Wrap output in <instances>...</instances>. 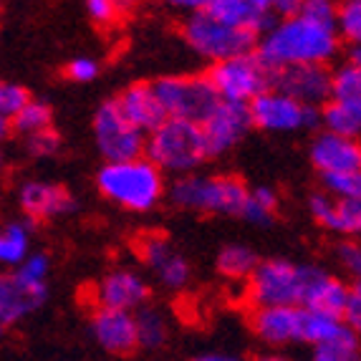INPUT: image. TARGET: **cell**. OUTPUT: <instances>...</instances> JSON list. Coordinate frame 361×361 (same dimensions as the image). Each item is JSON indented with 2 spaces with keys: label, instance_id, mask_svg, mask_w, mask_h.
Returning a JSON list of instances; mask_svg holds the SVG:
<instances>
[{
  "label": "cell",
  "instance_id": "6da1fadb",
  "mask_svg": "<svg viewBox=\"0 0 361 361\" xmlns=\"http://www.w3.org/2000/svg\"><path fill=\"white\" fill-rule=\"evenodd\" d=\"M338 46H341V36L336 25L316 23L303 16H290L265 30L258 56L273 71L306 66V63L326 66V61L336 56Z\"/></svg>",
  "mask_w": 361,
  "mask_h": 361
},
{
  "label": "cell",
  "instance_id": "7a4b0ae2",
  "mask_svg": "<svg viewBox=\"0 0 361 361\" xmlns=\"http://www.w3.org/2000/svg\"><path fill=\"white\" fill-rule=\"evenodd\" d=\"M145 157L162 172H175L180 177L192 175L195 169L210 157L205 134H202V124L167 116L147 137Z\"/></svg>",
  "mask_w": 361,
  "mask_h": 361
},
{
  "label": "cell",
  "instance_id": "3957f363",
  "mask_svg": "<svg viewBox=\"0 0 361 361\" xmlns=\"http://www.w3.org/2000/svg\"><path fill=\"white\" fill-rule=\"evenodd\" d=\"M97 182L104 197L134 212L152 210L164 195L162 169L154 167L147 157H137L127 162H106Z\"/></svg>",
  "mask_w": 361,
  "mask_h": 361
},
{
  "label": "cell",
  "instance_id": "277c9868",
  "mask_svg": "<svg viewBox=\"0 0 361 361\" xmlns=\"http://www.w3.org/2000/svg\"><path fill=\"white\" fill-rule=\"evenodd\" d=\"M172 205L210 215H240L247 187L233 175H182L169 187Z\"/></svg>",
  "mask_w": 361,
  "mask_h": 361
},
{
  "label": "cell",
  "instance_id": "5b68a950",
  "mask_svg": "<svg viewBox=\"0 0 361 361\" xmlns=\"http://www.w3.org/2000/svg\"><path fill=\"white\" fill-rule=\"evenodd\" d=\"M273 68L258 54H243L235 59H225L212 63L210 78L212 89L217 91L220 102L230 104H250L263 91L273 89Z\"/></svg>",
  "mask_w": 361,
  "mask_h": 361
},
{
  "label": "cell",
  "instance_id": "8992f818",
  "mask_svg": "<svg viewBox=\"0 0 361 361\" xmlns=\"http://www.w3.org/2000/svg\"><path fill=\"white\" fill-rule=\"evenodd\" d=\"M182 36L190 43V49L197 51L202 59H210L212 63L250 54L255 46V33L235 28L207 11L192 13L182 25Z\"/></svg>",
  "mask_w": 361,
  "mask_h": 361
},
{
  "label": "cell",
  "instance_id": "52a82bcc",
  "mask_svg": "<svg viewBox=\"0 0 361 361\" xmlns=\"http://www.w3.org/2000/svg\"><path fill=\"white\" fill-rule=\"evenodd\" d=\"M306 286V265L290 260H263L247 278V301L253 308L301 306Z\"/></svg>",
  "mask_w": 361,
  "mask_h": 361
},
{
  "label": "cell",
  "instance_id": "ba28073f",
  "mask_svg": "<svg viewBox=\"0 0 361 361\" xmlns=\"http://www.w3.org/2000/svg\"><path fill=\"white\" fill-rule=\"evenodd\" d=\"M152 86L167 116H175V119L202 124L212 114V109L220 104V97L207 76H164Z\"/></svg>",
  "mask_w": 361,
  "mask_h": 361
},
{
  "label": "cell",
  "instance_id": "9c48e42d",
  "mask_svg": "<svg viewBox=\"0 0 361 361\" xmlns=\"http://www.w3.org/2000/svg\"><path fill=\"white\" fill-rule=\"evenodd\" d=\"M247 111H250V121L265 132H295L321 121L319 109L295 102L293 97L278 89H268L255 97L247 104Z\"/></svg>",
  "mask_w": 361,
  "mask_h": 361
},
{
  "label": "cell",
  "instance_id": "30bf717a",
  "mask_svg": "<svg viewBox=\"0 0 361 361\" xmlns=\"http://www.w3.org/2000/svg\"><path fill=\"white\" fill-rule=\"evenodd\" d=\"M97 147L106 162H127L145 157V132H139L127 116L121 114L116 102L104 104L94 119Z\"/></svg>",
  "mask_w": 361,
  "mask_h": 361
},
{
  "label": "cell",
  "instance_id": "8fae6325",
  "mask_svg": "<svg viewBox=\"0 0 361 361\" xmlns=\"http://www.w3.org/2000/svg\"><path fill=\"white\" fill-rule=\"evenodd\" d=\"M137 253L145 265L159 278V283L172 290H182L190 281V263L185 255L172 245L167 235L145 233L137 238Z\"/></svg>",
  "mask_w": 361,
  "mask_h": 361
},
{
  "label": "cell",
  "instance_id": "7c38bea8",
  "mask_svg": "<svg viewBox=\"0 0 361 361\" xmlns=\"http://www.w3.org/2000/svg\"><path fill=\"white\" fill-rule=\"evenodd\" d=\"M331 76L321 63H306V66H290L273 73V89L283 91L295 102L319 109L324 102H331Z\"/></svg>",
  "mask_w": 361,
  "mask_h": 361
},
{
  "label": "cell",
  "instance_id": "4fadbf2b",
  "mask_svg": "<svg viewBox=\"0 0 361 361\" xmlns=\"http://www.w3.org/2000/svg\"><path fill=\"white\" fill-rule=\"evenodd\" d=\"M91 334L104 351L114 356H129L139 349L137 319L129 311L97 306L91 313Z\"/></svg>",
  "mask_w": 361,
  "mask_h": 361
},
{
  "label": "cell",
  "instance_id": "5bb4252c",
  "mask_svg": "<svg viewBox=\"0 0 361 361\" xmlns=\"http://www.w3.org/2000/svg\"><path fill=\"white\" fill-rule=\"evenodd\" d=\"M250 111L245 104H230L220 102L212 114L202 121V134H205L207 152L212 154H223L230 147H235L245 137V132L250 129Z\"/></svg>",
  "mask_w": 361,
  "mask_h": 361
},
{
  "label": "cell",
  "instance_id": "9a60e30c",
  "mask_svg": "<svg viewBox=\"0 0 361 361\" xmlns=\"http://www.w3.org/2000/svg\"><path fill=\"white\" fill-rule=\"evenodd\" d=\"M94 301L102 308H116V311H137L145 308L149 301V286L139 273L129 268H116L99 281Z\"/></svg>",
  "mask_w": 361,
  "mask_h": 361
},
{
  "label": "cell",
  "instance_id": "2e32d148",
  "mask_svg": "<svg viewBox=\"0 0 361 361\" xmlns=\"http://www.w3.org/2000/svg\"><path fill=\"white\" fill-rule=\"evenodd\" d=\"M250 329L260 341L271 346L303 341V308L301 306H265L253 308Z\"/></svg>",
  "mask_w": 361,
  "mask_h": 361
},
{
  "label": "cell",
  "instance_id": "e0dca14e",
  "mask_svg": "<svg viewBox=\"0 0 361 361\" xmlns=\"http://www.w3.org/2000/svg\"><path fill=\"white\" fill-rule=\"evenodd\" d=\"M311 162L321 175L361 169V142L334 132H321L311 145Z\"/></svg>",
  "mask_w": 361,
  "mask_h": 361
},
{
  "label": "cell",
  "instance_id": "ac0fdd59",
  "mask_svg": "<svg viewBox=\"0 0 361 361\" xmlns=\"http://www.w3.org/2000/svg\"><path fill=\"white\" fill-rule=\"evenodd\" d=\"M346 301H349V286L334 278L331 273L316 268V265H306V286H303L301 308H316V311L343 316Z\"/></svg>",
  "mask_w": 361,
  "mask_h": 361
},
{
  "label": "cell",
  "instance_id": "d6986e66",
  "mask_svg": "<svg viewBox=\"0 0 361 361\" xmlns=\"http://www.w3.org/2000/svg\"><path fill=\"white\" fill-rule=\"evenodd\" d=\"M313 220L326 230L341 235H361V200H334L331 195L316 192L308 200Z\"/></svg>",
  "mask_w": 361,
  "mask_h": 361
},
{
  "label": "cell",
  "instance_id": "ffe728a7",
  "mask_svg": "<svg viewBox=\"0 0 361 361\" xmlns=\"http://www.w3.org/2000/svg\"><path fill=\"white\" fill-rule=\"evenodd\" d=\"M116 106L139 132H154L164 119L167 111L162 109L157 91L152 84H134L129 89H124L119 94V99H114Z\"/></svg>",
  "mask_w": 361,
  "mask_h": 361
},
{
  "label": "cell",
  "instance_id": "44dd1931",
  "mask_svg": "<svg viewBox=\"0 0 361 361\" xmlns=\"http://www.w3.org/2000/svg\"><path fill=\"white\" fill-rule=\"evenodd\" d=\"M20 207L33 220H49V217L68 215L73 210V197L66 187L54 182H25L20 190Z\"/></svg>",
  "mask_w": 361,
  "mask_h": 361
},
{
  "label": "cell",
  "instance_id": "7402d4cb",
  "mask_svg": "<svg viewBox=\"0 0 361 361\" xmlns=\"http://www.w3.org/2000/svg\"><path fill=\"white\" fill-rule=\"evenodd\" d=\"M207 13H212L215 18L225 20V23L235 25V28L250 30L258 36V30L271 28L273 13L268 8V0H215Z\"/></svg>",
  "mask_w": 361,
  "mask_h": 361
},
{
  "label": "cell",
  "instance_id": "603a6c76",
  "mask_svg": "<svg viewBox=\"0 0 361 361\" xmlns=\"http://www.w3.org/2000/svg\"><path fill=\"white\" fill-rule=\"evenodd\" d=\"M43 303V295L23 288L13 273H0V336L8 326L25 319Z\"/></svg>",
  "mask_w": 361,
  "mask_h": 361
},
{
  "label": "cell",
  "instance_id": "cb8c5ba5",
  "mask_svg": "<svg viewBox=\"0 0 361 361\" xmlns=\"http://www.w3.org/2000/svg\"><path fill=\"white\" fill-rule=\"evenodd\" d=\"M326 132L341 134V137L359 139L361 137V109L349 106V104L329 102L321 111Z\"/></svg>",
  "mask_w": 361,
  "mask_h": 361
},
{
  "label": "cell",
  "instance_id": "d4e9b609",
  "mask_svg": "<svg viewBox=\"0 0 361 361\" xmlns=\"http://www.w3.org/2000/svg\"><path fill=\"white\" fill-rule=\"evenodd\" d=\"M137 319V338H139V346L142 349H162L164 343H167L169 336V326L167 319L162 316V311H157V308H139V313L134 316Z\"/></svg>",
  "mask_w": 361,
  "mask_h": 361
},
{
  "label": "cell",
  "instance_id": "484cf974",
  "mask_svg": "<svg viewBox=\"0 0 361 361\" xmlns=\"http://www.w3.org/2000/svg\"><path fill=\"white\" fill-rule=\"evenodd\" d=\"M30 228L25 223H8L0 230V265H16L18 268L28 258Z\"/></svg>",
  "mask_w": 361,
  "mask_h": 361
},
{
  "label": "cell",
  "instance_id": "4316f807",
  "mask_svg": "<svg viewBox=\"0 0 361 361\" xmlns=\"http://www.w3.org/2000/svg\"><path fill=\"white\" fill-rule=\"evenodd\" d=\"M258 263V255L245 245H228L217 255V271L228 278H250Z\"/></svg>",
  "mask_w": 361,
  "mask_h": 361
},
{
  "label": "cell",
  "instance_id": "83f0119b",
  "mask_svg": "<svg viewBox=\"0 0 361 361\" xmlns=\"http://www.w3.org/2000/svg\"><path fill=\"white\" fill-rule=\"evenodd\" d=\"M331 102L361 109V66L346 63L331 76Z\"/></svg>",
  "mask_w": 361,
  "mask_h": 361
},
{
  "label": "cell",
  "instance_id": "f1b7e54d",
  "mask_svg": "<svg viewBox=\"0 0 361 361\" xmlns=\"http://www.w3.org/2000/svg\"><path fill=\"white\" fill-rule=\"evenodd\" d=\"M278 207V195L273 192L271 187H255V190H247V200L243 205L240 215L245 217L247 223H268Z\"/></svg>",
  "mask_w": 361,
  "mask_h": 361
},
{
  "label": "cell",
  "instance_id": "f546056e",
  "mask_svg": "<svg viewBox=\"0 0 361 361\" xmlns=\"http://www.w3.org/2000/svg\"><path fill=\"white\" fill-rule=\"evenodd\" d=\"M11 127L18 129V132H23L25 137H28V134L43 132V129H51V109H49V104L28 99V102L20 106L18 114L13 116Z\"/></svg>",
  "mask_w": 361,
  "mask_h": 361
},
{
  "label": "cell",
  "instance_id": "4dcf8cb0",
  "mask_svg": "<svg viewBox=\"0 0 361 361\" xmlns=\"http://www.w3.org/2000/svg\"><path fill=\"white\" fill-rule=\"evenodd\" d=\"M13 276L18 278L23 288L33 290V293L46 298V276H49V258H46V255H41V253L28 255V258L16 268Z\"/></svg>",
  "mask_w": 361,
  "mask_h": 361
},
{
  "label": "cell",
  "instance_id": "1f68e13d",
  "mask_svg": "<svg viewBox=\"0 0 361 361\" xmlns=\"http://www.w3.org/2000/svg\"><path fill=\"white\" fill-rule=\"evenodd\" d=\"M321 180H324V192L331 195L334 200H361V169L321 175Z\"/></svg>",
  "mask_w": 361,
  "mask_h": 361
},
{
  "label": "cell",
  "instance_id": "d6a6232c",
  "mask_svg": "<svg viewBox=\"0 0 361 361\" xmlns=\"http://www.w3.org/2000/svg\"><path fill=\"white\" fill-rule=\"evenodd\" d=\"M28 102V94L25 89L16 84H6V81H0V139H6L8 132H11V121L13 116L18 114L20 106Z\"/></svg>",
  "mask_w": 361,
  "mask_h": 361
},
{
  "label": "cell",
  "instance_id": "836d02e7",
  "mask_svg": "<svg viewBox=\"0 0 361 361\" xmlns=\"http://www.w3.org/2000/svg\"><path fill=\"white\" fill-rule=\"evenodd\" d=\"M336 30L351 46H361V0H341L338 3Z\"/></svg>",
  "mask_w": 361,
  "mask_h": 361
},
{
  "label": "cell",
  "instance_id": "e575fe53",
  "mask_svg": "<svg viewBox=\"0 0 361 361\" xmlns=\"http://www.w3.org/2000/svg\"><path fill=\"white\" fill-rule=\"evenodd\" d=\"M311 361H361L359 336L343 338V341H336V343L316 346Z\"/></svg>",
  "mask_w": 361,
  "mask_h": 361
},
{
  "label": "cell",
  "instance_id": "d590c367",
  "mask_svg": "<svg viewBox=\"0 0 361 361\" xmlns=\"http://www.w3.org/2000/svg\"><path fill=\"white\" fill-rule=\"evenodd\" d=\"M338 3H341V0H303L298 16H303V18H308V20H316V23H324V25H336Z\"/></svg>",
  "mask_w": 361,
  "mask_h": 361
},
{
  "label": "cell",
  "instance_id": "8d00e7d4",
  "mask_svg": "<svg viewBox=\"0 0 361 361\" xmlns=\"http://www.w3.org/2000/svg\"><path fill=\"white\" fill-rule=\"evenodd\" d=\"M25 149L33 157H54L61 149V137L54 129H43V132L28 134L25 137Z\"/></svg>",
  "mask_w": 361,
  "mask_h": 361
},
{
  "label": "cell",
  "instance_id": "74e56055",
  "mask_svg": "<svg viewBox=\"0 0 361 361\" xmlns=\"http://www.w3.org/2000/svg\"><path fill=\"white\" fill-rule=\"evenodd\" d=\"M338 263L343 265V271L356 278V283H361V245L359 243H341L336 247Z\"/></svg>",
  "mask_w": 361,
  "mask_h": 361
},
{
  "label": "cell",
  "instance_id": "f35d334b",
  "mask_svg": "<svg viewBox=\"0 0 361 361\" xmlns=\"http://www.w3.org/2000/svg\"><path fill=\"white\" fill-rule=\"evenodd\" d=\"M341 319L351 331L361 334V283H356L349 288V301H346V308H343Z\"/></svg>",
  "mask_w": 361,
  "mask_h": 361
},
{
  "label": "cell",
  "instance_id": "ab89813d",
  "mask_svg": "<svg viewBox=\"0 0 361 361\" xmlns=\"http://www.w3.org/2000/svg\"><path fill=\"white\" fill-rule=\"evenodd\" d=\"M99 73V63L94 59H73L66 66V76L71 81H91L97 78Z\"/></svg>",
  "mask_w": 361,
  "mask_h": 361
},
{
  "label": "cell",
  "instance_id": "60d3db41",
  "mask_svg": "<svg viewBox=\"0 0 361 361\" xmlns=\"http://www.w3.org/2000/svg\"><path fill=\"white\" fill-rule=\"evenodd\" d=\"M86 8H89L91 18L97 20L102 25H109L116 20V8H114V0H86Z\"/></svg>",
  "mask_w": 361,
  "mask_h": 361
},
{
  "label": "cell",
  "instance_id": "b9f144b4",
  "mask_svg": "<svg viewBox=\"0 0 361 361\" xmlns=\"http://www.w3.org/2000/svg\"><path fill=\"white\" fill-rule=\"evenodd\" d=\"M303 0H268V8H271L273 16H281V18H290V16H298Z\"/></svg>",
  "mask_w": 361,
  "mask_h": 361
},
{
  "label": "cell",
  "instance_id": "7bdbcfd3",
  "mask_svg": "<svg viewBox=\"0 0 361 361\" xmlns=\"http://www.w3.org/2000/svg\"><path fill=\"white\" fill-rule=\"evenodd\" d=\"M167 6L177 8V11H190V13H202L215 3V0H164Z\"/></svg>",
  "mask_w": 361,
  "mask_h": 361
},
{
  "label": "cell",
  "instance_id": "ee69618b",
  "mask_svg": "<svg viewBox=\"0 0 361 361\" xmlns=\"http://www.w3.org/2000/svg\"><path fill=\"white\" fill-rule=\"evenodd\" d=\"M190 361H243L240 356L235 354H223V351H210V354H200Z\"/></svg>",
  "mask_w": 361,
  "mask_h": 361
},
{
  "label": "cell",
  "instance_id": "f6af8a7d",
  "mask_svg": "<svg viewBox=\"0 0 361 361\" xmlns=\"http://www.w3.org/2000/svg\"><path fill=\"white\" fill-rule=\"evenodd\" d=\"M134 6H137V0H114L116 13H127V11H132Z\"/></svg>",
  "mask_w": 361,
  "mask_h": 361
},
{
  "label": "cell",
  "instance_id": "bcb514c9",
  "mask_svg": "<svg viewBox=\"0 0 361 361\" xmlns=\"http://www.w3.org/2000/svg\"><path fill=\"white\" fill-rule=\"evenodd\" d=\"M351 63L361 66V46H354V51H351Z\"/></svg>",
  "mask_w": 361,
  "mask_h": 361
},
{
  "label": "cell",
  "instance_id": "7dc6e473",
  "mask_svg": "<svg viewBox=\"0 0 361 361\" xmlns=\"http://www.w3.org/2000/svg\"><path fill=\"white\" fill-rule=\"evenodd\" d=\"M250 361H288V359H283V356H253Z\"/></svg>",
  "mask_w": 361,
  "mask_h": 361
},
{
  "label": "cell",
  "instance_id": "c3c4849f",
  "mask_svg": "<svg viewBox=\"0 0 361 361\" xmlns=\"http://www.w3.org/2000/svg\"><path fill=\"white\" fill-rule=\"evenodd\" d=\"M0 167H3V154H0Z\"/></svg>",
  "mask_w": 361,
  "mask_h": 361
}]
</instances>
